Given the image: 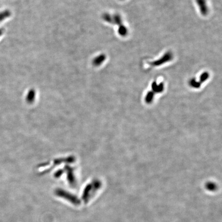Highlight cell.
Wrapping results in <instances>:
<instances>
[{
    "mask_svg": "<svg viewBox=\"0 0 222 222\" xmlns=\"http://www.w3.org/2000/svg\"><path fill=\"white\" fill-rule=\"evenodd\" d=\"M173 59V54L170 52H167L162 56V57L151 63V65L153 66H158L172 60Z\"/></svg>",
    "mask_w": 222,
    "mask_h": 222,
    "instance_id": "cell-1",
    "label": "cell"
},
{
    "mask_svg": "<svg viewBox=\"0 0 222 222\" xmlns=\"http://www.w3.org/2000/svg\"><path fill=\"white\" fill-rule=\"evenodd\" d=\"M196 2L199 6L200 11L201 15L203 16H206L208 13V8L206 0H196Z\"/></svg>",
    "mask_w": 222,
    "mask_h": 222,
    "instance_id": "cell-2",
    "label": "cell"
},
{
    "mask_svg": "<svg viewBox=\"0 0 222 222\" xmlns=\"http://www.w3.org/2000/svg\"><path fill=\"white\" fill-rule=\"evenodd\" d=\"M106 59V54H102L96 57L93 59L92 64L94 66H98L102 64Z\"/></svg>",
    "mask_w": 222,
    "mask_h": 222,
    "instance_id": "cell-3",
    "label": "cell"
},
{
    "mask_svg": "<svg viewBox=\"0 0 222 222\" xmlns=\"http://www.w3.org/2000/svg\"><path fill=\"white\" fill-rule=\"evenodd\" d=\"M164 86L163 83H160V84L158 85L155 81H154L152 84V89L153 90V91L156 92V93H160L163 91Z\"/></svg>",
    "mask_w": 222,
    "mask_h": 222,
    "instance_id": "cell-4",
    "label": "cell"
},
{
    "mask_svg": "<svg viewBox=\"0 0 222 222\" xmlns=\"http://www.w3.org/2000/svg\"><path fill=\"white\" fill-rule=\"evenodd\" d=\"M118 32L119 35H120L122 37H125L128 35V29L125 25L122 24V25L119 26Z\"/></svg>",
    "mask_w": 222,
    "mask_h": 222,
    "instance_id": "cell-5",
    "label": "cell"
},
{
    "mask_svg": "<svg viewBox=\"0 0 222 222\" xmlns=\"http://www.w3.org/2000/svg\"><path fill=\"white\" fill-rule=\"evenodd\" d=\"M112 16H113L114 24H116L118 26L120 25H122V19H121V17L119 14H115V15H113Z\"/></svg>",
    "mask_w": 222,
    "mask_h": 222,
    "instance_id": "cell-6",
    "label": "cell"
},
{
    "mask_svg": "<svg viewBox=\"0 0 222 222\" xmlns=\"http://www.w3.org/2000/svg\"><path fill=\"white\" fill-rule=\"evenodd\" d=\"M102 18L103 19V20H105V21L107 22V23L114 24L113 16H111L110 14H109L108 13H104L102 15Z\"/></svg>",
    "mask_w": 222,
    "mask_h": 222,
    "instance_id": "cell-7",
    "label": "cell"
},
{
    "mask_svg": "<svg viewBox=\"0 0 222 222\" xmlns=\"http://www.w3.org/2000/svg\"><path fill=\"white\" fill-rule=\"evenodd\" d=\"M189 83L191 87H194V88H199L201 84L200 82H197L194 78H193L190 80Z\"/></svg>",
    "mask_w": 222,
    "mask_h": 222,
    "instance_id": "cell-8",
    "label": "cell"
},
{
    "mask_svg": "<svg viewBox=\"0 0 222 222\" xmlns=\"http://www.w3.org/2000/svg\"><path fill=\"white\" fill-rule=\"evenodd\" d=\"M209 74L208 72H204L203 73L201 74L200 76V83H203V82L206 81L208 79V78H209Z\"/></svg>",
    "mask_w": 222,
    "mask_h": 222,
    "instance_id": "cell-9",
    "label": "cell"
},
{
    "mask_svg": "<svg viewBox=\"0 0 222 222\" xmlns=\"http://www.w3.org/2000/svg\"><path fill=\"white\" fill-rule=\"evenodd\" d=\"M153 96H154V93L153 92H149L146 96V100L148 102H151L153 99Z\"/></svg>",
    "mask_w": 222,
    "mask_h": 222,
    "instance_id": "cell-10",
    "label": "cell"
}]
</instances>
